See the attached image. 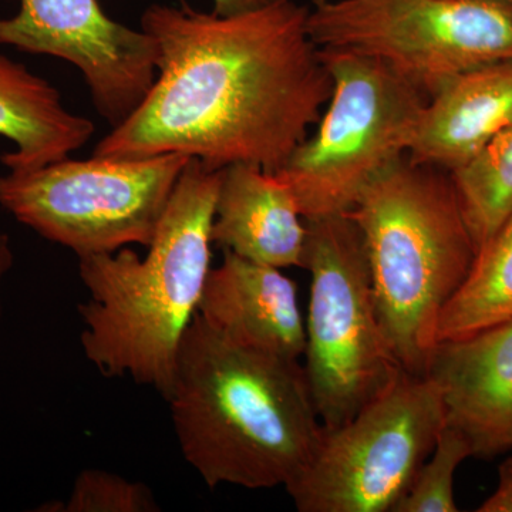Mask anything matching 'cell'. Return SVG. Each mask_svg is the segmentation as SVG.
<instances>
[{"label":"cell","mask_w":512,"mask_h":512,"mask_svg":"<svg viewBox=\"0 0 512 512\" xmlns=\"http://www.w3.org/2000/svg\"><path fill=\"white\" fill-rule=\"evenodd\" d=\"M365 241L384 335L400 369L426 376L444 309L477 249L450 174L404 156L349 211Z\"/></svg>","instance_id":"4"},{"label":"cell","mask_w":512,"mask_h":512,"mask_svg":"<svg viewBox=\"0 0 512 512\" xmlns=\"http://www.w3.org/2000/svg\"><path fill=\"white\" fill-rule=\"evenodd\" d=\"M198 315L220 335L244 348L282 359L305 352V320L298 286L282 269L224 251L205 282Z\"/></svg>","instance_id":"12"},{"label":"cell","mask_w":512,"mask_h":512,"mask_svg":"<svg viewBox=\"0 0 512 512\" xmlns=\"http://www.w3.org/2000/svg\"><path fill=\"white\" fill-rule=\"evenodd\" d=\"M308 228L288 185L255 164L222 168L211 241L256 264H305Z\"/></svg>","instance_id":"13"},{"label":"cell","mask_w":512,"mask_h":512,"mask_svg":"<svg viewBox=\"0 0 512 512\" xmlns=\"http://www.w3.org/2000/svg\"><path fill=\"white\" fill-rule=\"evenodd\" d=\"M282 0H214L212 13L218 16H238L268 8Z\"/></svg>","instance_id":"21"},{"label":"cell","mask_w":512,"mask_h":512,"mask_svg":"<svg viewBox=\"0 0 512 512\" xmlns=\"http://www.w3.org/2000/svg\"><path fill=\"white\" fill-rule=\"evenodd\" d=\"M322 52L384 64L431 99L458 74L512 59V9L495 0H312Z\"/></svg>","instance_id":"7"},{"label":"cell","mask_w":512,"mask_h":512,"mask_svg":"<svg viewBox=\"0 0 512 512\" xmlns=\"http://www.w3.org/2000/svg\"><path fill=\"white\" fill-rule=\"evenodd\" d=\"M308 13L292 0L238 16L150 6L141 29L157 45L156 80L94 157L180 153L210 170L244 163L278 171L332 96Z\"/></svg>","instance_id":"1"},{"label":"cell","mask_w":512,"mask_h":512,"mask_svg":"<svg viewBox=\"0 0 512 512\" xmlns=\"http://www.w3.org/2000/svg\"><path fill=\"white\" fill-rule=\"evenodd\" d=\"M60 507L64 512L160 511V505L147 484L94 468L77 476L69 500Z\"/></svg>","instance_id":"19"},{"label":"cell","mask_w":512,"mask_h":512,"mask_svg":"<svg viewBox=\"0 0 512 512\" xmlns=\"http://www.w3.org/2000/svg\"><path fill=\"white\" fill-rule=\"evenodd\" d=\"M320 53L333 80L328 109L275 171L305 220L352 210L377 175L407 156L429 101L377 60Z\"/></svg>","instance_id":"6"},{"label":"cell","mask_w":512,"mask_h":512,"mask_svg":"<svg viewBox=\"0 0 512 512\" xmlns=\"http://www.w3.org/2000/svg\"><path fill=\"white\" fill-rule=\"evenodd\" d=\"M191 158H64L32 171H9L0 177V205L77 256L116 252L128 244L148 248Z\"/></svg>","instance_id":"8"},{"label":"cell","mask_w":512,"mask_h":512,"mask_svg":"<svg viewBox=\"0 0 512 512\" xmlns=\"http://www.w3.org/2000/svg\"><path fill=\"white\" fill-rule=\"evenodd\" d=\"M165 400L185 461L210 488L286 487L322 437L301 362L231 342L198 313Z\"/></svg>","instance_id":"2"},{"label":"cell","mask_w":512,"mask_h":512,"mask_svg":"<svg viewBox=\"0 0 512 512\" xmlns=\"http://www.w3.org/2000/svg\"><path fill=\"white\" fill-rule=\"evenodd\" d=\"M448 174L478 252L512 215V126Z\"/></svg>","instance_id":"17"},{"label":"cell","mask_w":512,"mask_h":512,"mask_svg":"<svg viewBox=\"0 0 512 512\" xmlns=\"http://www.w3.org/2000/svg\"><path fill=\"white\" fill-rule=\"evenodd\" d=\"M221 170L191 158L146 258L131 249L79 256L89 299L79 305L83 352L107 377L128 376L164 399L185 332L211 271V228Z\"/></svg>","instance_id":"3"},{"label":"cell","mask_w":512,"mask_h":512,"mask_svg":"<svg viewBox=\"0 0 512 512\" xmlns=\"http://www.w3.org/2000/svg\"><path fill=\"white\" fill-rule=\"evenodd\" d=\"M0 45L74 64L113 128L140 106L157 77L153 37L109 18L99 0H20L18 15L0 18Z\"/></svg>","instance_id":"10"},{"label":"cell","mask_w":512,"mask_h":512,"mask_svg":"<svg viewBox=\"0 0 512 512\" xmlns=\"http://www.w3.org/2000/svg\"><path fill=\"white\" fill-rule=\"evenodd\" d=\"M495 2L503 3V5L508 6V8L512 9V0H495Z\"/></svg>","instance_id":"23"},{"label":"cell","mask_w":512,"mask_h":512,"mask_svg":"<svg viewBox=\"0 0 512 512\" xmlns=\"http://www.w3.org/2000/svg\"><path fill=\"white\" fill-rule=\"evenodd\" d=\"M443 426L437 383L403 373L355 417L323 427L311 460L286 491L301 512H392Z\"/></svg>","instance_id":"9"},{"label":"cell","mask_w":512,"mask_h":512,"mask_svg":"<svg viewBox=\"0 0 512 512\" xmlns=\"http://www.w3.org/2000/svg\"><path fill=\"white\" fill-rule=\"evenodd\" d=\"M512 126V59L458 74L421 113L407 157L453 173Z\"/></svg>","instance_id":"14"},{"label":"cell","mask_w":512,"mask_h":512,"mask_svg":"<svg viewBox=\"0 0 512 512\" xmlns=\"http://www.w3.org/2000/svg\"><path fill=\"white\" fill-rule=\"evenodd\" d=\"M311 298L305 322L306 382L326 429L355 417L400 376L377 313L365 241L345 214L305 220Z\"/></svg>","instance_id":"5"},{"label":"cell","mask_w":512,"mask_h":512,"mask_svg":"<svg viewBox=\"0 0 512 512\" xmlns=\"http://www.w3.org/2000/svg\"><path fill=\"white\" fill-rule=\"evenodd\" d=\"M468 457L471 448L467 440L444 424L429 458L392 512H457L454 478Z\"/></svg>","instance_id":"18"},{"label":"cell","mask_w":512,"mask_h":512,"mask_svg":"<svg viewBox=\"0 0 512 512\" xmlns=\"http://www.w3.org/2000/svg\"><path fill=\"white\" fill-rule=\"evenodd\" d=\"M93 133L92 121L67 111L52 84L0 55V136L16 146L0 158L9 171L22 173L62 161Z\"/></svg>","instance_id":"15"},{"label":"cell","mask_w":512,"mask_h":512,"mask_svg":"<svg viewBox=\"0 0 512 512\" xmlns=\"http://www.w3.org/2000/svg\"><path fill=\"white\" fill-rule=\"evenodd\" d=\"M512 319V215L477 252L466 282L441 315L437 343Z\"/></svg>","instance_id":"16"},{"label":"cell","mask_w":512,"mask_h":512,"mask_svg":"<svg viewBox=\"0 0 512 512\" xmlns=\"http://www.w3.org/2000/svg\"><path fill=\"white\" fill-rule=\"evenodd\" d=\"M426 376L439 386L444 424L467 440L471 457L493 460L512 450V319L441 340Z\"/></svg>","instance_id":"11"},{"label":"cell","mask_w":512,"mask_h":512,"mask_svg":"<svg viewBox=\"0 0 512 512\" xmlns=\"http://www.w3.org/2000/svg\"><path fill=\"white\" fill-rule=\"evenodd\" d=\"M480 512H512V457L500 467L497 490L478 508Z\"/></svg>","instance_id":"20"},{"label":"cell","mask_w":512,"mask_h":512,"mask_svg":"<svg viewBox=\"0 0 512 512\" xmlns=\"http://www.w3.org/2000/svg\"><path fill=\"white\" fill-rule=\"evenodd\" d=\"M15 255H13L12 242L9 235L0 234V316H2V289L6 275L12 269Z\"/></svg>","instance_id":"22"}]
</instances>
